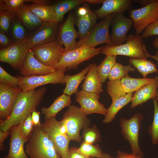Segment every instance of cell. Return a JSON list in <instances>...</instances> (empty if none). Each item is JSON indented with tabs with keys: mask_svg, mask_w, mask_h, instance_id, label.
Masks as SVG:
<instances>
[{
	"mask_svg": "<svg viewBox=\"0 0 158 158\" xmlns=\"http://www.w3.org/2000/svg\"><path fill=\"white\" fill-rule=\"evenodd\" d=\"M22 91L19 87H11L0 83V118L5 120L10 115L14 101Z\"/></svg>",
	"mask_w": 158,
	"mask_h": 158,
	"instance_id": "cell-19",
	"label": "cell"
},
{
	"mask_svg": "<svg viewBox=\"0 0 158 158\" xmlns=\"http://www.w3.org/2000/svg\"><path fill=\"white\" fill-rule=\"evenodd\" d=\"M154 80L153 78H136L128 76L121 79V86L125 94L133 93L144 85L152 83Z\"/></svg>",
	"mask_w": 158,
	"mask_h": 158,
	"instance_id": "cell-30",
	"label": "cell"
},
{
	"mask_svg": "<svg viewBox=\"0 0 158 158\" xmlns=\"http://www.w3.org/2000/svg\"><path fill=\"white\" fill-rule=\"evenodd\" d=\"M98 19L87 3L77 9L75 17V23L78 28V38L80 40L89 33L96 25Z\"/></svg>",
	"mask_w": 158,
	"mask_h": 158,
	"instance_id": "cell-16",
	"label": "cell"
},
{
	"mask_svg": "<svg viewBox=\"0 0 158 158\" xmlns=\"http://www.w3.org/2000/svg\"><path fill=\"white\" fill-rule=\"evenodd\" d=\"M102 46L98 48L82 46L72 51L64 52L60 61L54 67L56 70L66 68L75 70L80 63L101 53Z\"/></svg>",
	"mask_w": 158,
	"mask_h": 158,
	"instance_id": "cell-6",
	"label": "cell"
},
{
	"mask_svg": "<svg viewBox=\"0 0 158 158\" xmlns=\"http://www.w3.org/2000/svg\"><path fill=\"white\" fill-rule=\"evenodd\" d=\"M126 41V43L119 46H103L101 53L106 56L120 55L131 58H148V53L141 35L130 34L128 36Z\"/></svg>",
	"mask_w": 158,
	"mask_h": 158,
	"instance_id": "cell-4",
	"label": "cell"
},
{
	"mask_svg": "<svg viewBox=\"0 0 158 158\" xmlns=\"http://www.w3.org/2000/svg\"><path fill=\"white\" fill-rule=\"evenodd\" d=\"M143 118L142 114L136 113L128 119L122 118L120 120L121 133L129 142L132 153L143 157L144 154L139 144V135Z\"/></svg>",
	"mask_w": 158,
	"mask_h": 158,
	"instance_id": "cell-7",
	"label": "cell"
},
{
	"mask_svg": "<svg viewBox=\"0 0 158 158\" xmlns=\"http://www.w3.org/2000/svg\"><path fill=\"white\" fill-rule=\"evenodd\" d=\"M101 158H115L111 157L109 154L103 152Z\"/></svg>",
	"mask_w": 158,
	"mask_h": 158,
	"instance_id": "cell-51",
	"label": "cell"
},
{
	"mask_svg": "<svg viewBox=\"0 0 158 158\" xmlns=\"http://www.w3.org/2000/svg\"><path fill=\"white\" fill-rule=\"evenodd\" d=\"M78 150L85 156L87 157L101 158L103 152L98 144L86 143L84 141L81 144Z\"/></svg>",
	"mask_w": 158,
	"mask_h": 158,
	"instance_id": "cell-35",
	"label": "cell"
},
{
	"mask_svg": "<svg viewBox=\"0 0 158 158\" xmlns=\"http://www.w3.org/2000/svg\"><path fill=\"white\" fill-rule=\"evenodd\" d=\"M27 4L32 11L43 22L56 23L53 5L45 4L33 3Z\"/></svg>",
	"mask_w": 158,
	"mask_h": 158,
	"instance_id": "cell-28",
	"label": "cell"
},
{
	"mask_svg": "<svg viewBox=\"0 0 158 158\" xmlns=\"http://www.w3.org/2000/svg\"><path fill=\"white\" fill-rule=\"evenodd\" d=\"M148 58H151L155 59L157 61V65L158 64V51H157L155 54L154 55H152L148 53Z\"/></svg>",
	"mask_w": 158,
	"mask_h": 158,
	"instance_id": "cell-49",
	"label": "cell"
},
{
	"mask_svg": "<svg viewBox=\"0 0 158 158\" xmlns=\"http://www.w3.org/2000/svg\"><path fill=\"white\" fill-rule=\"evenodd\" d=\"M154 104L153 120L147 132L150 135L152 144L153 145L158 144V104L157 99L153 100Z\"/></svg>",
	"mask_w": 158,
	"mask_h": 158,
	"instance_id": "cell-37",
	"label": "cell"
},
{
	"mask_svg": "<svg viewBox=\"0 0 158 158\" xmlns=\"http://www.w3.org/2000/svg\"><path fill=\"white\" fill-rule=\"evenodd\" d=\"M56 71L54 67L45 65L37 60L31 49L19 70L20 73L24 77L46 75Z\"/></svg>",
	"mask_w": 158,
	"mask_h": 158,
	"instance_id": "cell-18",
	"label": "cell"
},
{
	"mask_svg": "<svg viewBox=\"0 0 158 158\" xmlns=\"http://www.w3.org/2000/svg\"><path fill=\"white\" fill-rule=\"evenodd\" d=\"M10 130L5 131L0 130V150L4 151L5 149V147L3 143L5 139L10 134Z\"/></svg>",
	"mask_w": 158,
	"mask_h": 158,
	"instance_id": "cell-45",
	"label": "cell"
},
{
	"mask_svg": "<svg viewBox=\"0 0 158 158\" xmlns=\"http://www.w3.org/2000/svg\"><path fill=\"white\" fill-rule=\"evenodd\" d=\"M116 13L111 14L102 19L87 35L77 41L75 49L82 46L95 47L103 43L111 46L109 28L111 21Z\"/></svg>",
	"mask_w": 158,
	"mask_h": 158,
	"instance_id": "cell-5",
	"label": "cell"
},
{
	"mask_svg": "<svg viewBox=\"0 0 158 158\" xmlns=\"http://www.w3.org/2000/svg\"><path fill=\"white\" fill-rule=\"evenodd\" d=\"M12 44L6 34V33L0 31V46L1 49L8 47Z\"/></svg>",
	"mask_w": 158,
	"mask_h": 158,
	"instance_id": "cell-44",
	"label": "cell"
},
{
	"mask_svg": "<svg viewBox=\"0 0 158 158\" xmlns=\"http://www.w3.org/2000/svg\"><path fill=\"white\" fill-rule=\"evenodd\" d=\"M26 152L30 158H61L40 127H34L26 145Z\"/></svg>",
	"mask_w": 158,
	"mask_h": 158,
	"instance_id": "cell-3",
	"label": "cell"
},
{
	"mask_svg": "<svg viewBox=\"0 0 158 158\" xmlns=\"http://www.w3.org/2000/svg\"><path fill=\"white\" fill-rule=\"evenodd\" d=\"M35 58L44 65L54 67L60 61L64 49L56 39L31 49Z\"/></svg>",
	"mask_w": 158,
	"mask_h": 158,
	"instance_id": "cell-9",
	"label": "cell"
},
{
	"mask_svg": "<svg viewBox=\"0 0 158 158\" xmlns=\"http://www.w3.org/2000/svg\"><path fill=\"white\" fill-rule=\"evenodd\" d=\"M134 1L140 3L142 5H145V6L152 2L153 0H135Z\"/></svg>",
	"mask_w": 158,
	"mask_h": 158,
	"instance_id": "cell-48",
	"label": "cell"
},
{
	"mask_svg": "<svg viewBox=\"0 0 158 158\" xmlns=\"http://www.w3.org/2000/svg\"><path fill=\"white\" fill-rule=\"evenodd\" d=\"M133 24L132 20L125 17L123 13H117L111 23V46L122 45L126 40L127 33Z\"/></svg>",
	"mask_w": 158,
	"mask_h": 158,
	"instance_id": "cell-17",
	"label": "cell"
},
{
	"mask_svg": "<svg viewBox=\"0 0 158 158\" xmlns=\"http://www.w3.org/2000/svg\"><path fill=\"white\" fill-rule=\"evenodd\" d=\"M90 67L89 64L79 73L71 75L67 74L64 76V80L66 86L63 90V94L71 96L79 91L78 86L81 82L84 79Z\"/></svg>",
	"mask_w": 158,
	"mask_h": 158,
	"instance_id": "cell-27",
	"label": "cell"
},
{
	"mask_svg": "<svg viewBox=\"0 0 158 158\" xmlns=\"http://www.w3.org/2000/svg\"><path fill=\"white\" fill-rule=\"evenodd\" d=\"M40 127L52 142L61 158H64L69 149L70 140L62 130L59 121L55 118L46 119Z\"/></svg>",
	"mask_w": 158,
	"mask_h": 158,
	"instance_id": "cell-8",
	"label": "cell"
},
{
	"mask_svg": "<svg viewBox=\"0 0 158 158\" xmlns=\"http://www.w3.org/2000/svg\"><path fill=\"white\" fill-rule=\"evenodd\" d=\"M64 158H93L91 157H87L80 152L78 148L72 147L69 148Z\"/></svg>",
	"mask_w": 158,
	"mask_h": 158,
	"instance_id": "cell-43",
	"label": "cell"
},
{
	"mask_svg": "<svg viewBox=\"0 0 158 158\" xmlns=\"http://www.w3.org/2000/svg\"><path fill=\"white\" fill-rule=\"evenodd\" d=\"M24 25L19 20H15L12 23V35L14 41V43L24 42L26 40L27 35Z\"/></svg>",
	"mask_w": 158,
	"mask_h": 158,
	"instance_id": "cell-34",
	"label": "cell"
},
{
	"mask_svg": "<svg viewBox=\"0 0 158 158\" xmlns=\"http://www.w3.org/2000/svg\"><path fill=\"white\" fill-rule=\"evenodd\" d=\"M62 130L70 140L81 142L80 131L90 127V120L78 106L70 105L64 113L62 120L59 121Z\"/></svg>",
	"mask_w": 158,
	"mask_h": 158,
	"instance_id": "cell-2",
	"label": "cell"
},
{
	"mask_svg": "<svg viewBox=\"0 0 158 158\" xmlns=\"http://www.w3.org/2000/svg\"><path fill=\"white\" fill-rule=\"evenodd\" d=\"M14 13L30 31L35 30L44 22L32 11L25 3L17 9Z\"/></svg>",
	"mask_w": 158,
	"mask_h": 158,
	"instance_id": "cell-25",
	"label": "cell"
},
{
	"mask_svg": "<svg viewBox=\"0 0 158 158\" xmlns=\"http://www.w3.org/2000/svg\"><path fill=\"white\" fill-rule=\"evenodd\" d=\"M28 0H1L0 8L6 10L15 14V11L25 2H29Z\"/></svg>",
	"mask_w": 158,
	"mask_h": 158,
	"instance_id": "cell-41",
	"label": "cell"
},
{
	"mask_svg": "<svg viewBox=\"0 0 158 158\" xmlns=\"http://www.w3.org/2000/svg\"><path fill=\"white\" fill-rule=\"evenodd\" d=\"M75 15L74 13L70 12L65 21L59 25L56 40L62 46H64V52L75 49L76 39L78 36L74 26Z\"/></svg>",
	"mask_w": 158,
	"mask_h": 158,
	"instance_id": "cell-14",
	"label": "cell"
},
{
	"mask_svg": "<svg viewBox=\"0 0 158 158\" xmlns=\"http://www.w3.org/2000/svg\"><path fill=\"white\" fill-rule=\"evenodd\" d=\"M40 112L35 111L32 113V118L34 127H40L42 125L40 121Z\"/></svg>",
	"mask_w": 158,
	"mask_h": 158,
	"instance_id": "cell-46",
	"label": "cell"
},
{
	"mask_svg": "<svg viewBox=\"0 0 158 158\" xmlns=\"http://www.w3.org/2000/svg\"><path fill=\"white\" fill-rule=\"evenodd\" d=\"M154 47L156 49H158V38L154 39L152 42Z\"/></svg>",
	"mask_w": 158,
	"mask_h": 158,
	"instance_id": "cell-50",
	"label": "cell"
},
{
	"mask_svg": "<svg viewBox=\"0 0 158 158\" xmlns=\"http://www.w3.org/2000/svg\"><path fill=\"white\" fill-rule=\"evenodd\" d=\"M19 124L21 132L26 142L29 140L34 128L32 113L29 114Z\"/></svg>",
	"mask_w": 158,
	"mask_h": 158,
	"instance_id": "cell-38",
	"label": "cell"
},
{
	"mask_svg": "<svg viewBox=\"0 0 158 158\" xmlns=\"http://www.w3.org/2000/svg\"><path fill=\"white\" fill-rule=\"evenodd\" d=\"M133 93H127L125 95L112 101L110 107L107 109L106 114L102 122L108 124L111 122L114 119L118 111L123 107L131 102Z\"/></svg>",
	"mask_w": 158,
	"mask_h": 158,
	"instance_id": "cell-29",
	"label": "cell"
},
{
	"mask_svg": "<svg viewBox=\"0 0 158 158\" xmlns=\"http://www.w3.org/2000/svg\"><path fill=\"white\" fill-rule=\"evenodd\" d=\"M90 67L84 80L81 85L82 90L98 94L103 92L102 84L98 73L97 66L96 64H90Z\"/></svg>",
	"mask_w": 158,
	"mask_h": 158,
	"instance_id": "cell-24",
	"label": "cell"
},
{
	"mask_svg": "<svg viewBox=\"0 0 158 158\" xmlns=\"http://www.w3.org/2000/svg\"><path fill=\"white\" fill-rule=\"evenodd\" d=\"M158 87V77L156 76L152 82L144 85L135 92L131 102V108L142 105L150 99H157Z\"/></svg>",
	"mask_w": 158,
	"mask_h": 158,
	"instance_id": "cell-22",
	"label": "cell"
},
{
	"mask_svg": "<svg viewBox=\"0 0 158 158\" xmlns=\"http://www.w3.org/2000/svg\"><path fill=\"white\" fill-rule=\"evenodd\" d=\"M104 0H65L60 1L53 5L54 7L56 22L61 21L64 15L68 12L82 4H102Z\"/></svg>",
	"mask_w": 158,
	"mask_h": 158,
	"instance_id": "cell-23",
	"label": "cell"
},
{
	"mask_svg": "<svg viewBox=\"0 0 158 158\" xmlns=\"http://www.w3.org/2000/svg\"><path fill=\"white\" fill-rule=\"evenodd\" d=\"M14 14L6 10L0 8V31L5 33L9 30Z\"/></svg>",
	"mask_w": 158,
	"mask_h": 158,
	"instance_id": "cell-40",
	"label": "cell"
},
{
	"mask_svg": "<svg viewBox=\"0 0 158 158\" xmlns=\"http://www.w3.org/2000/svg\"><path fill=\"white\" fill-rule=\"evenodd\" d=\"M71 96L63 94L57 97L48 107H42L41 111L45 120L55 118L57 114L64 108L69 107L72 102Z\"/></svg>",
	"mask_w": 158,
	"mask_h": 158,
	"instance_id": "cell-26",
	"label": "cell"
},
{
	"mask_svg": "<svg viewBox=\"0 0 158 158\" xmlns=\"http://www.w3.org/2000/svg\"><path fill=\"white\" fill-rule=\"evenodd\" d=\"M10 132L9 150L4 158H28L24 150V144L26 142L21 132L19 124L12 127Z\"/></svg>",
	"mask_w": 158,
	"mask_h": 158,
	"instance_id": "cell-20",
	"label": "cell"
},
{
	"mask_svg": "<svg viewBox=\"0 0 158 158\" xmlns=\"http://www.w3.org/2000/svg\"><path fill=\"white\" fill-rule=\"evenodd\" d=\"M20 81L18 77L11 75L0 66V83L13 87H18Z\"/></svg>",
	"mask_w": 158,
	"mask_h": 158,
	"instance_id": "cell-39",
	"label": "cell"
},
{
	"mask_svg": "<svg viewBox=\"0 0 158 158\" xmlns=\"http://www.w3.org/2000/svg\"><path fill=\"white\" fill-rule=\"evenodd\" d=\"M129 62L135 68L143 77L146 78L147 75L153 73H158V69L156 64L146 58H131Z\"/></svg>",
	"mask_w": 158,
	"mask_h": 158,
	"instance_id": "cell-31",
	"label": "cell"
},
{
	"mask_svg": "<svg viewBox=\"0 0 158 158\" xmlns=\"http://www.w3.org/2000/svg\"><path fill=\"white\" fill-rule=\"evenodd\" d=\"M101 137L100 132L95 124L91 127L83 129L82 137L86 143L93 144L99 143L102 141Z\"/></svg>",
	"mask_w": 158,
	"mask_h": 158,
	"instance_id": "cell-36",
	"label": "cell"
},
{
	"mask_svg": "<svg viewBox=\"0 0 158 158\" xmlns=\"http://www.w3.org/2000/svg\"><path fill=\"white\" fill-rule=\"evenodd\" d=\"M75 101L80 105V108L86 115L93 113L105 116L107 109L99 100V94L91 93L83 90L75 93Z\"/></svg>",
	"mask_w": 158,
	"mask_h": 158,
	"instance_id": "cell-15",
	"label": "cell"
},
{
	"mask_svg": "<svg viewBox=\"0 0 158 158\" xmlns=\"http://www.w3.org/2000/svg\"><path fill=\"white\" fill-rule=\"evenodd\" d=\"M116 158H143V156L131 154H128L118 150Z\"/></svg>",
	"mask_w": 158,
	"mask_h": 158,
	"instance_id": "cell-47",
	"label": "cell"
},
{
	"mask_svg": "<svg viewBox=\"0 0 158 158\" xmlns=\"http://www.w3.org/2000/svg\"><path fill=\"white\" fill-rule=\"evenodd\" d=\"M132 0H104L102 6L93 11L98 19L103 18L114 13H123L131 8Z\"/></svg>",
	"mask_w": 158,
	"mask_h": 158,
	"instance_id": "cell-21",
	"label": "cell"
},
{
	"mask_svg": "<svg viewBox=\"0 0 158 158\" xmlns=\"http://www.w3.org/2000/svg\"><path fill=\"white\" fill-rule=\"evenodd\" d=\"M117 56H107L97 66V72L102 84L105 82L108 78L112 68L117 62Z\"/></svg>",
	"mask_w": 158,
	"mask_h": 158,
	"instance_id": "cell-32",
	"label": "cell"
},
{
	"mask_svg": "<svg viewBox=\"0 0 158 158\" xmlns=\"http://www.w3.org/2000/svg\"><path fill=\"white\" fill-rule=\"evenodd\" d=\"M46 88L42 87L24 92H20L16 98L11 113L5 120L0 119V130L6 131L19 124L29 114L35 111L42 100Z\"/></svg>",
	"mask_w": 158,
	"mask_h": 158,
	"instance_id": "cell-1",
	"label": "cell"
},
{
	"mask_svg": "<svg viewBox=\"0 0 158 158\" xmlns=\"http://www.w3.org/2000/svg\"><path fill=\"white\" fill-rule=\"evenodd\" d=\"M157 99L158 101V88L157 90Z\"/></svg>",
	"mask_w": 158,
	"mask_h": 158,
	"instance_id": "cell-52",
	"label": "cell"
},
{
	"mask_svg": "<svg viewBox=\"0 0 158 158\" xmlns=\"http://www.w3.org/2000/svg\"><path fill=\"white\" fill-rule=\"evenodd\" d=\"M136 35H139L149 25L158 20V0L143 7L130 11Z\"/></svg>",
	"mask_w": 158,
	"mask_h": 158,
	"instance_id": "cell-11",
	"label": "cell"
},
{
	"mask_svg": "<svg viewBox=\"0 0 158 158\" xmlns=\"http://www.w3.org/2000/svg\"><path fill=\"white\" fill-rule=\"evenodd\" d=\"M58 23L44 22L37 28L28 35L25 41L30 49L56 40L59 32Z\"/></svg>",
	"mask_w": 158,
	"mask_h": 158,
	"instance_id": "cell-12",
	"label": "cell"
},
{
	"mask_svg": "<svg viewBox=\"0 0 158 158\" xmlns=\"http://www.w3.org/2000/svg\"><path fill=\"white\" fill-rule=\"evenodd\" d=\"M135 68L130 64L124 66L116 62L112 68L108 78L109 80H120L123 78L129 76L128 73L134 71Z\"/></svg>",
	"mask_w": 158,
	"mask_h": 158,
	"instance_id": "cell-33",
	"label": "cell"
},
{
	"mask_svg": "<svg viewBox=\"0 0 158 158\" xmlns=\"http://www.w3.org/2000/svg\"><path fill=\"white\" fill-rule=\"evenodd\" d=\"M26 42L13 43L0 50V61L8 63L15 70H19L30 49Z\"/></svg>",
	"mask_w": 158,
	"mask_h": 158,
	"instance_id": "cell-13",
	"label": "cell"
},
{
	"mask_svg": "<svg viewBox=\"0 0 158 158\" xmlns=\"http://www.w3.org/2000/svg\"><path fill=\"white\" fill-rule=\"evenodd\" d=\"M155 35H158V20L147 26L141 36L143 38H146Z\"/></svg>",
	"mask_w": 158,
	"mask_h": 158,
	"instance_id": "cell-42",
	"label": "cell"
},
{
	"mask_svg": "<svg viewBox=\"0 0 158 158\" xmlns=\"http://www.w3.org/2000/svg\"><path fill=\"white\" fill-rule=\"evenodd\" d=\"M66 71V68H63L49 74L30 77L17 75L20 79L18 86L23 92H26L47 84H65L64 77Z\"/></svg>",
	"mask_w": 158,
	"mask_h": 158,
	"instance_id": "cell-10",
	"label": "cell"
}]
</instances>
